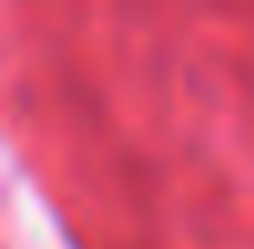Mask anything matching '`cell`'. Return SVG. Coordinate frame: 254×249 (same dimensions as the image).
<instances>
[]
</instances>
